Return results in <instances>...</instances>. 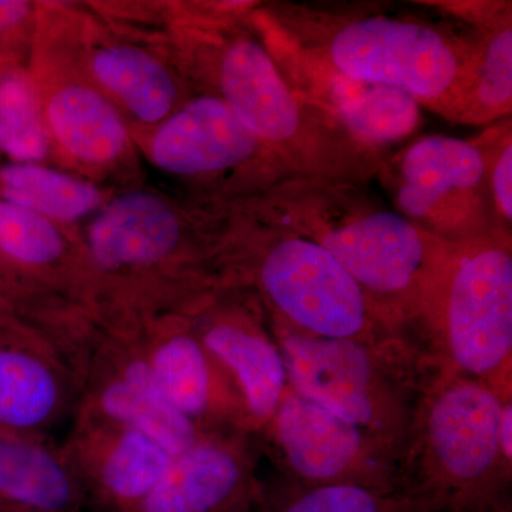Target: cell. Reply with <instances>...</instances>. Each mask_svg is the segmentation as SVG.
Returning a JSON list of instances; mask_svg holds the SVG:
<instances>
[{
	"mask_svg": "<svg viewBox=\"0 0 512 512\" xmlns=\"http://www.w3.org/2000/svg\"><path fill=\"white\" fill-rule=\"evenodd\" d=\"M282 37L293 55L357 83L393 87L454 120L466 103L483 35L406 9L322 12L288 6Z\"/></svg>",
	"mask_w": 512,
	"mask_h": 512,
	"instance_id": "6da1fadb",
	"label": "cell"
},
{
	"mask_svg": "<svg viewBox=\"0 0 512 512\" xmlns=\"http://www.w3.org/2000/svg\"><path fill=\"white\" fill-rule=\"evenodd\" d=\"M271 210L343 265L377 308H426L456 245L427 234L367 181L295 177L272 188Z\"/></svg>",
	"mask_w": 512,
	"mask_h": 512,
	"instance_id": "7a4b0ae2",
	"label": "cell"
},
{
	"mask_svg": "<svg viewBox=\"0 0 512 512\" xmlns=\"http://www.w3.org/2000/svg\"><path fill=\"white\" fill-rule=\"evenodd\" d=\"M380 174L392 205L427 234L451 245L504 229L488 187L481 143L443 134L417 138Z\"/></svg>",
	"mask_w": 512,
	"mask_h": 512,
	"instance_id": "3957f363",
	"label": "cell"
},
{
	"mask_svg": "<svg viewBox=\"0 0 512 512\" xmlns=\"http://www.w3.org/2000/svg\"><path fill=\"white\" fill-rule=\"evenodd\" d=\"M424 309L436 313L460 369L480 377L504 369L512 352L510 232L456 245Z\"/></svg>",
	"mask_w": 512,
	"mask_h": 512,
	"instance_id": "277c9868",
	"label": "cell"
},
{
	"mask_svg": "<svg viewBox=\"0 0 512 512\" xmlns=\"http://www.w3.org/2000/svg\"><path fill=\"white\" fill-rule=\"evenodd\" d=\"M271 224L276 235L258 266L268 301L303 333L357 340L376 312L362 286L328 249L272 210Z\"/></svg>",
	"mask_w": 512,
	"mask_h": 512,
	"instance_id": "5b68a950",
	"label": "cell"
},
{
	"mask_svg": "<svg viewBox=\"0 0 512 512\" xmlns=\"http://www.w3.org/2000/svg\"><path fill=\"white\" fill-rule=\"evenodd\" d=\"M150 157L165 173L181 177H221L248 167L281 181L298 177L211 94L188 101L164 120L151 140Z\"/></svg>",
	"mask_w": 512,
	"mask_h": 512,
	"instance_id": "8992f818",
	"label": "cell"
},
{
	"mask_svg": "<svg viewBox=\"0 0 512 512\" xmlns=\"http://www.w3.org/2000/svg\"><path fill=\"white\" fill-rule=\"evenodd\" d=\"M82 377L22 323L0 325V429L50 440L76 412Z\"/></svg>",
	"mask_w": 512,
	"mask_h": 512,
	"instance_id": "52a82bcc",
	"label": "cell"
},
{
	"mask_svg": "<svg viewBox=\"0 0 512 512\" xmlns=\"http://www.w3.org/2000/svg\"><path fill=\"white\" fill-rule=\"evenodd\" d=\"M134 325L158 384L178 413L204 436H220L215 426L237 421L234 414L244 412V407L232 392L235 386L204 348L191 322L177 313H160Z\"/></svg>",
	"mask_w": 512,
	"mask_h": 512,
	"instance_id": "ba28073f",
	"label": "cell"
},
{
	"mask_svg": "<svg viewBox=\"0 0 512 512\" xmlns=\"http://www.w3.org/2000/svg\"><path fill=\"white\" fill-rule=\"evenodd\" d=\"M87 501L120 512L150 493L174 463L157 441L109 421L73 416L60 446Z\"/></svg>",
	"mask_w": 512,
	"mask_h": 512,
	"instance_id": "9c48e42d",
	"label": "cell"
},
{
	"mask_svg": "<svg viewBox=\"0 0 512 512\" xmlns=\"http://www.w3.org/2000/svg\"><path fill=\"white\" fill-rule=\"evenodd\" d=\"M183 227L177 212L157 194L130 191L114 198L87 232L90 271L100 276L157 275L178 261Z\"/></svg>",
	"mask_w": 512,
	"mask_h": 512,
	"instance_id": "30bf717a",
	"label": "cell"
},
{
	"mask_svg": "<svg viewBox=\"0 0 512 512\" xmlns=\"http://www.w3.org/2000/svg\"><path fill=\"white\" fill-rule=\"evenodd\" d=\"M281 348L286 375L296 393L360 429L376 423L379 380L372 357L359 340L285 332Z\"/></svg>",
	"mask_w": 512,
	"mask_h": 512,
	"instance_id": "8fae6325",
	"label": "cell"
},
{
	"mask_svg": "<svg viewBox=\"0 0 512 512\" xmlns=\"http://www.w3.org/2000/svg\"><path fill=\"white\" fill-rule=\"evenodd\" d=\"M254 494L244 447L231 437L204 436L174 458L160 483L120 512H238Z\"/></svg>",
	"mask_w": 512,
	"mask_h": 512,
	"instance_id": "7c38bea8",
	"label": "cell"
},
{
	"mask_svg": "<svg viewBox=\"0 0 512 512\" xmlns=\"http://www.w3.org/2000/svg\"><path fill=\"white\" fill-rule=\"evenodd\" d=\"M503 404L483 384L457 382L431 407L429 441L448 484L471 490L483 483L500 454Z\"/></svg>",
	"mask_w": 512,
	"mask_h": 512,
	"instance_id": "4fadbf2b",
	"label": "cell"
},
{
	"mask_svg": "<svg viewBox=\"0 0 512 512\" xmlns=\"http://www.w3.org/2000/svg\"><path fill=\"white\" fill-rule=\"evenodd\" d=\"M194 329L237 389L245 420L256 426L272 420L288 382L278 346L254 323L231 313L204 320Z\"/></svg>",
	"mask_w": 512,
	"mask_h": 512,
	"instance_id": "5bb4252c",
	"label": "cell"
},
{
	"mask_svg": "<svg viewBox=\"0 0 512 512\" xmlns=\"http://www.w3.org/2000/svg\"><path fill=\"white\" fill-rule=\"evenodd\" d=\"M275 433L293 471L323 484L345 483L363 448L360 427L296 393H284Z\"/></svg>",
	"mask_w": 512,
	"mask_h": 512,
	"instance_id": "9a60e30c",
	"label": "cell"
},
{
	"mask_svg": "<svg viewBox=\"0 0 512 512\" xmlns=\"http://www.w3.org/2000/svg\"><path fill=\"white\" fill-rule=\"evenodd\" d=\"M73 416L109 421L157 441L171 456L187 453L204 437L160 389L138 386L89 360Z\"/></svg>",
	"mask_w": 512,
	"mask_h": 512,
	"instance_id": "2e32d148",
	"label": "cell"
},
{
	"mask_svg": "<svg viewBox=\"0 0 512 512\" xmlns=\"http://www.w3.org/2000/svg\"><path fill=\"white\" fill-rule=\"evenodd\" d=\"M0 500L20 512H82L87 503L60 446L3 429Z\"/></svg>",
	"mask_w": 512,
	"mask_h": 512,
	"instance_id": "e0dca14e",
	"label": "cell"
},
{
	"mask_svg": "<svg viewBox=\"0 0 512 512\" xmlns=\"http://www.w3.org/2000/svg\"><path fill=\"white\" fill-rule=\"evenodd\" d=\"M45 120L63 150L82 163H111L126 150L127 128L119 111L84 84L57 90L47 104Z\"/></svg>",
	"mask_w": 512,
	"mask_h": 512,
	"instance_id": "ac0fdd59",
	"label": "cell"
},
{
	"mask_svg": "<svg viewBox=\"0 0 512 512\" xmlns=\"http://www.w3.org/2000/svg\"><path fill=\"white\" fill-rule=\"evenodd\" d=\"M94 77L124 104L138 121L167 119L177 100V86L160 60L131 46H109L92 59Z\"/></svg>",
	"mask_w": 512,
	"mask_h": 512,
	"instance_id": "d6986e66",
	"label": "cell"
},
{
	"mask_svg": "<svg viewBox=\"0 0 512 512\" xmlns=\"http://www.w3.org/2000/svg\"><path fill=\"white\" fill-rule=\"evenodd\" d=\"M0 200L47 220L77 221L99 210L103 195L94 185L37 164L0 167Z\"/></svg>",
	"mask_w": 512,
	"mask_h": 512,
	"instance_id": "ffe728a7",
	"label": "cell"
},
{
	"mask_svg": "<svg viewBox=\"0 0 512 512\" xmlns=\"http://www.w3.org/2000/svg\"><path fill=\"white\" fill-rule=\"evenodd\" d=\"M335 117L362 146L382 156L384 148L414 133L420 104L403 90L360 83Z\"/></svg>",
	"mask_w": 512,
	"mask_h": 512,
	"instance_id": "44dd1931",
	"label": "cell"
},
{
	"mask_svg": "<svg viewBox=\"0 0 512 512\" xmlns=\"http://www.w3.org/2000/svg\"><path fill=\"white\" fill-rule=\"evenodd\" d=\"M67 254L66 239L52 221L0 200V256L18 274L64 275Z\"/></svg>",
	"mask_w": 512,
	"mask_h": 512,
	"instance_id": "7402d4cb",
	"label": "cell"
},
{
	"mask_svg": "<svg viewBox=\"0 0 512 512\" xmlns=\"http://www.w3.org/2000/svg\"><path fill=\"white\" fill-rule=\"evenodd\" d=\"M476 77L453 121L483 124L507 116L512 103V28L510 16L485 23Z\"/></svg>",
	"mask_w": 512,
	"mask_h": 512,
	"instance_id": "603a6c76",
	"label": "cell"
},
{
	"mask_svg": "<svg viewBox=\"0 0 512 512\" xmlns=\"http://www.w3.org/2000/svg\"><path fill=\"white\" fill-rule=\"evenodd\" d=\"M49 150L46 121L28 74L0 73V153L19 164H37Z\"/></svg>",
	"mask_w": 512,
	"mask_h": 512,
	"instance_id": "cb8c5ba5",
	"label": "cell"
},
{
	"mask_svg": "<svg viewBox=\"0 0 512 512\" xmlns=\"http://www.w3.org/2000/svg\"><path fill=\"white\" fill-rule=\"evenodd\" d=\"M281 512H414L407 504L384 498L353 483L323 484L293 500Z\"/></svg>",
	"mask_w": 512,
	"mask_h": 512,
	"instance_id": "d4e9b609",
	"label": "cell"
},
{
	"mask_svg": "<svg viewBox=\"0 0 512 512\" xmlns=\"http://www.w3.org/2000/svg\"><path fill=\"white\" fill-rule=\"evenodd\" d=\"M0 311L9 313L23 325L35 330L37 335L42 336L57 350L62 349V340L52 323L36 308V302L32 301V293L25 278L18 274L2 256H0Z\"/></svg>",
	"mask_w": 512,
	"mask_h": 512,
	"instance_id": "484cf974",
	"label": "cell"
},
{
	"mask_svg": "<svg viewBox=\"0 0 512 512\" xmlns=\"http://www.w3.org/2000/svg\"><path fill=\"white\" fill-rule=\"evenodd\" d=\"M487 157L488 187L498 220L505 229L512 221V143L511 130L491 140V146L480 141Z\"/></svg>",
	"mask_w": 512,
	"mask_h": 512,
	"instance_id": "4316f807",
	"label": "cell"
},
{
	"mask_svg": "<svg viewBox=\"0 0 512 512\" xmlns=\"http://www.w3.org/2000/svg\"><path fill=\"white\" fill-rule=\"evenodd\" d=\"M30 15V5L22 0H0V39L18 29Z\"/></svg>",
	"mask_w": 512,
	"mask_h": 512,
	"instance_id": "83f0119b",
	"label": "cell"
},
{
	"mask_svg": "<svg viewBox=\"0 0 512 512\" xmlns=\"http://www.w3.org/2000/svg\"><path fill=\"white\" fill-rule=\"evenodd\" d=\"M500 450L505 458L511 460L512 456V407L505 404L500 417Z\"/></svg>",
	"mask_w": 512,
	"mask_h": 512,
	"instance_id": "f1b7e54d",
	"label": "cell"
},
{
	"mask_svg": "<svg viewBox=\"0 0 512 512\" xmlns=\"http://www.w3.org/2000/svg\"><path fill=\"white\" fill-rule=\"evenodd\" d=\"M19 322L18 319L13 318L12 315H9V313L0 311V325H5V323H15Z\"/></svg>",
	"mask_w": 512,
	"mask_h": 512,
	"instance_id": "f546056e",
	"label": "cell"
}]
</instances>
